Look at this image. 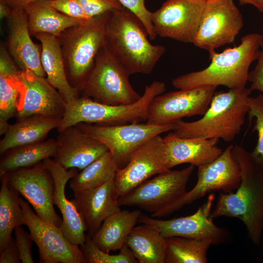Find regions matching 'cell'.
Returning a JSON list of instances; mask_svg holds the SVG:
<instances>
[{"label": "cell", "instance_id": "cell-15", "mask_svg": "<svg viewBox=\"0 0 263 263\" xmlns=\"http://www.w3.org/2000/svg\"><path fill=\"white\" fill-rule=\"evenodd\" d=\"M5 175L9 185L26 199L41 219L60 226L62 219L56 213L53 201L54 181L42 162Z\"/></svg>", "mask_w": 263, "mask_h": 263}, {"label": "cell", "instance_id": "cell-8", "mask_svg": "<svg viewBox=\"0 0 263 263\" xmlns=\"http://www.w3.org/2000/svg\"><path fill=\"white\" fill-rule=\"evenodd\" d=\"M75 126L104 144L119 169L127 165L133 152L146 141L174 128V124L156 125L141 122L115 126L79 123Z\"/></svg>", "mask_w": 263, "mask_h": 263}, {"label": "cell", "instance_id": "cell-18", "mask_svg": "<svg viewBox=\"0 0 263 263\" xmlns=\"http://www.w3.org/2000/svg\"><path fill=\"white\" fill-rule=\"evenodd\" d=\"M21 79L24 90L21 103L15 115L17 119L33 115L62 118L66 103L46 77L26 70L21 71Z\"/></svg>", "mask_w": 263, "mask_h": 263}, {"label": "cell", "instance_id": "cell-13", "mask_svg": "<svg viewBox=\"0 0 263 263\" xmlns=\"http://www.w3.org/2000/svg\"><path fill=\"white\" fill-rule=\"evenodd\" d=\"M217 87L204 86L163 93L154 97L148 109L146 123L174 124L186 117L203 115Z\"/></svg>", "mask_w": 263, "mask_h": 263}, {"label": "cell", "instance_id": "cell-7", "mask_svg": "<svg viewBox=\"0 0 263 263\" xmlns=\"http://www.w3.org/2000/svg\"><path fill=\"white\" fill-rule=\"evenodd\" d=\"M130 75L104 45L96 56L93 68L80 91V95L104 104H132L142 95L132 87Z\"/></svg>", "mask_w": 263, "mask_h": 263}, {"label": "cell", "instance_id": "cell-19", "mask_svg": "<svg viewBox=\"0 0 263 263\" xmlns=\"http://www.w3.org/2000/svg\"><path fill=\"white\" fill-rule=\"evenodd\" d=\"M42 162L51 173L54 181L53 204L56 206L62 216V222L59 227L68 241L80 246L86 240L87 227L72 200L67 198L65 191L67 182L77 174L78 169H67L51 158L45 159Z\"/></svg>", "mask_w": 263, "mask_h": 263}, {"label": "cell", "instance_id": "cell-39", "mask_svg": "<svg viewBox=\"0 0 263 263\" xmlns=\"http://www.w3.org/2000/svg\"><path fill=\"white\" fill-rule=\"evenodd\" d=\"M15 240L21 262L34 263L31 254L32 242L30 234L20 226L15 228Z\"/></svg>", "mask_w": 263, "mask_h": 263}, {"label": "cell", "instance_id": "cell-10", "mask_svg": "<svg viewBox=\"0 0 263 263\" xmlns=\"http://www.w3.org/2000/svg\"><path fill=\"white\" fill-rule=\"evenodd\" d=\"M195 166L181 170L170 169L148 179L118 198L121 206H138L151 214L169 206L187 191Z\"/></svg>", "mask_w": 263, "mask_h": 263}, {"label": "cell", "instance_id": "cell-5", "mask_svg": "<svg viewBox=\"0 0 263 263\" xmlns=\"http://www.w3.org/2000/svg\"><path fill=\"white\" fill-rule=\"evenodd\" d=\"M166 89L164 82L154 81L146 86L141 98L130 105L104 104L89 97L80 96L66 104L57 131L59 132L79 123L115 126L147 121L150 102L154 97L164 93Z\"/></svg>", "mask_w": 263, "mask_h": 263}, {"label": "cell", "instance_id": "cell-45", "mask_svg": "<svg viewBox=\"0 0 263 263\" xmlns=\"http://www.w3.org/2000/svg\"><path fill=\"white\" fill-rule=\"evenodd\" d=\"M241 5L251 4L255 7L254 3L251 0H237Z\"/></svg>", "mask_w": 263, "mask_h": 263}, {"label": "cell", "instance_id": "cell-32", "mask_svg": "<svg viewBox=\"0 0 263 263\" xmlns=\"http://www.w3.org/2000/svg\"><path fill=\"white\" fill-rule=\"evenodd\" d=\"M118 168L109 151L72 178L70 188L74 192L97 188L114 179Z\"/></svg>", "mask_w": 263, "mask_h": 263}, {"label": "cell", "instance_id": "cell-44", "mask_svg": "<svg viewBox=\"0 0 263 263\" xmlns=\"http://www.w3.org/2000/svg\"><path fill=\"white\" fill-rule=\"evenodd\" d=\"M255 4V7L260 12H263V0H251Z\"/></svg>", "mask_w": 263, "mask_h": 263}, {"label": "cell", "instance_id": "cell-36", "mask_svg": "<svg viewBox=\"0 0 263 263\" xmlns=\"http://www.w3.org/2000/svg\"><path fill=\"white\" fill-rule=\"evenodd\" d=\"M121 5L129 10L140 20L144 26L149 38L155 39L157 35L151 20V12L146 8L145 0H118Z\"/></svg>", "mask_w": 263, "mask_h": 263}, {"label": "cell", "instance_id": "cell-22", "mask_svg": "<svg viewBox=\"0 0 263 263\" xmlns=\"http://www.w3.org/2000/svg\"><path fill=\"white\" fill-rule=\"evenodd\" d=\"M119 197L114 179L92 189L74 192L71 200L85 223L87 235L92 237L107 217L121 210Z\"/></svg>", "mask_w": 263, "mask_h": 263}, {"label": "cell", "instance_id": "cell-21", "mask_svg": "<svg viewBox=\"0 0 263 263\" xmlns=\"http://www.w3.org/2000/svg\"><path fill=\"white\" fill-rule=\"evenodd\" d=\"M58 132L53 159L67 169L81 170L109 151L104 144L86 135L75 126Z\"/></svg>", "mask_w": 263, "mask_h": 263}, {"label": "cell", "instance_id": "cell-17", "mask_svg": "<svg viewBox=\"0 0 263 263\" xmlns=\"http://www.w3.org/2000/svg\"><path fill=\"white\" fill-rule=\"evenodd\" d=\"M168 169L163 138L155 136L135 150L125 167L118 169L114 178L118 195H124L153 175Z\"/></svg>", "mask_w": 263, "mask_h": 263}, {"label": "cell", "instance_id": "cell-43", "mask_svg": "<svg viewBox=\"0 0 263 263\" xmlns=\"http://www.w3.org/2000/svg\"><path fill=\"white\" fill-rule=\"evenodd\" d=\"M12 8L4 0H0V17L1 19H7L11 14Z\"/></svg>", "mask_w": 263, "mask_h": 263}, {"label": "cell", "instance_id": "cell-4", "mask_svg": "<svg viewBox=\"0 0 263 263\" xmlns=\"http://www.w3.org/2000/svg\"><path fill=\"white\" fill-rule=\"evenodd\" d=\"M249 88L215 92L209 106L199 119L182 120L172 131L183 138H202L233 141L240 133L249 111Z\"/></svg>", "mask_w": 263, "mask_h": 263}, {"label": "cell", "instance_id": "cell-46", "mask_svg": "<svg viewBox=\"0 0 263 263\" xmlns=\"http://www.w3.org/2000/svg\"><path fill=\"white\" fill-rule=\"evenodd\" d=\"M261 48L263 49V41L261 45Z\"/></svg>", "mask_w": 263, "mask_h": 263}, {"label": "cell", "instance_id": "cell-23", "mask_svg": "<svg viewBox=\"0 0 263 263\" xmlns=\"http://www.w3.org/2000/svg\"><path fill=\"white\" fill-rule=\"evenodd\" d=\"M169 169L189 163L198 167L217 158L222 152L216 139L183 138L172 131L163 138Z\"/></svg>", "mask_w": 263, "mask_h": 263}, {"label": "cell", "instance_id": "cell-28", "mask_svg": "<svg viewBox=\"0 0 263 263\" xmlns=\"http://www.w3.org/2000/svg\"><path fill=\"white\" fill-rule=\"evenodd\" d=\"M24 8L28 15V27L31 36L46 33L58 37L67 29L86 21L67 16L50 6L43 0L33 2Z\"/></svg>", "mask_w": 263, "mask_h": 263}, {"label": "cell", "instance_id": "cell-26", "mask_svg": "<svg viewBox=\"0 0 263 263\" xmlns=\"http://www.w3.org/2000/svg\"><path fill=\"white\" fill-rule=\"evenodd\" d=\"M60 119L33 115L10 124L0 141V154L17 147L44 141L49 132L57 129Z\"/></svg>", "mask_w": 263, "mask_h": 263}, {"label": "cell", "instance_id": "cell-25", "mask_svg": "<svg viewBox=\"0 0 263 263\" xmlns=\"http://www.w3.org/2000/svg\"><path fill=\"white\" fill-rule=\"evenodd\" d=\"M34 37L40 42L41 62L46 79L59 92L66 104L70 103L80 95L68 80L58 38L46 33Z\"/></svg>", "mask_w": 263, "mask_h": 263}, {"label": "cell", "instance_id": "cell-33", "mask_svg": "<svg viewBox=\"0 0 263 263\" xmlns=\"http://www.w3.org/2000/svg\"><path fill=\"white\" fill-rule=\"evenodd\" d=\"M166 263H207L212 244L207 240L172 237L166 238Z\"/></svg>", "mask_w": 263, "mask_h": 263}, {"label": "cell", "instance_id": "cell-9", "mask_svg": "<svg viewBox=\"0 0 263 263\" xmlns=\"http://www.w3.org/2000/svg\"><path fill=\"white\" fill-rule=\"evenodd\" d=\"M233 147L228 146L215 160L198 167L194 187L172 204L151 214V217L168 216L212 191L228 193L237 189L241 182V169L232 154Z\"/></svg>", "mask_w": 263, "mask_h": 263}, {"label": "cell", "instance_id": "cell-6", "mask_svg": "<svg viewBox=\"0 0 263 263\" xmlns=\"http://www.w3.org/2000/svg\"><path fill=\"white\" fill-rule=\"evenodd\" d=\"M112 12L94 17L65 30L58 38L68 80L80 91L105 44L106 28Z\"/></svg>", "mask_w": 263, "mask_h": 263}, {"label": "cell", "instance_id": "cell-24", "mask_svg": "<svg viewBox=\"0 0 263 263\" xmlns=\"http://www.w3.org/2000/svg\"><path fill=\"white\" fill-rule=\"evenodd\" d=\"M21 70L3 44L0 48V134H4L15 116L24 94Z\"/></svg>", "mask_w": 263, "mask_h": 263}, {"label": "cell", "instance_id": "cell-42", "mask_svg": "<svg viewBox=\"0 0 263 263\" xmlns=\"http://www.w3.org/2000/svg\"><path fill=\"white\" fill-rule=\"evenodd\" d=\"M12 8H24L29 4L42 0H4Z\"/></svg>", "mask_w": 263, "mask_h": 263}, {"label": "cell", "instance_id": "cell-3", "mask_svg": "<svg viewBox=\"0 0 263 263\" xmlns=\"http://www.w3.org/2000/svg\"><path fill=\"white\" fill-rule=\"evenodd\" d=\"M140 20L125 7L111 13L108 20L105 45L131 75L149 74L166 52L153 45Z\"/></svg>", "mask_w": 263, "mask_h": 263}, {"label": "cell", "instance_id": "cell-37", "mask_svg": "<svg viewBox=\"0 0 263 263\" xmlns=\"http://www.w3.org/2000/svg\"><path fill=\"white\" fill-rule=\"evenodd\" d=\"M89 18L122 9L118 0H77Z\"/></svg>", "mask_w": 263, "mask_h": 263}, {"label": "cell", "instance_id": "cell-14", "mask_svg": "<svg viewBox=\"0 0 263 263\" xmlns=\"http://www.w3.org/2000/svg\"><path fill=\"white\" fill-rule=\"evenodd\" d=\"M214 199V194H210L205 203L190 215L164 220L141 214L138 222L155 229L165 238L178 236L207 240L212 244L225 243L229 239V233L215 225L211 217Z\"/></svg>", "mask_w": 263, "mask_h": 263}, {"label": "cell", "instance_id": "cell-38", "mask_svg": "<svg viewBox=\"0 0 263 263\" xmlns=\"http://www.w3.org/2000/svg\"><path fill=\"white\" fill-rule=\"evenodd\" d=\"M50 6L69 17L86 20L90 19L77 0H42Z\"/></svg>", "mask_w": 263, "mask_h": 263}, {"label": "cell", "instance_id": "cell-31", "mask_svg": "<svg viewBox=\"0 0 263 263\" xmlns=\"http://www.w3.org/2000/svg\"><path fill=\"white\" fill-rule=\"evenodd\" d=\"M0 251L5 247L15 228L22 225L23 211L19 204V194L8 184L5 175L0 177Z\"/></svg>", "mask_w": 263, "mask_h": 263}, {"label": "cell", "instance_id": "cell-20", "mask_svg": "<svg viewBox=\"0 0 263 263\" xmlns=\"http://www.w3.org/2000/svg\"><path fill=\"white\" fill-rule=\"evenodd\" d=\"M6 19L7 49L16 65L21 71L30 70L38 76L46 77L41 62V49L31 38L25 9L12 8Z\"/></svg>", "mask_w": 263, "mask_h": 263}, {"label": "cell", "instance_id": "cell-2", "mask_svg": "<svg viewBox=\"0 0 263 263\" xmlns=\"http://www.w3.org/2000/svg\"><path fill=\"white\" fill-rule=\"evenodd\" d=\"M238 46L221 53L215 50L208 51L211 62L207 67L174 78L172 85L178 89L218 86L229 89L245 88L249 68L260 55L263 36L251 33L244 36Z\"/></svg>", "mask_w": 263, "mask_h": 263}, {"label": "cell", "instance_id": "cell-27", "mask_svg": "<svg viewBox=\"0 0 263 263\" xmlns=\"http://www.w3.org/2000/svg\"><path fill=\"white\" fill-rule=\"evenodd\" d=\"M139 210H119L107 217L92 237L94 244L103 251L120 250L127 238L135 226L141 214Z\"/></svg>", "mask_w": 263, "mask_h": 263}, {"label": "cell", "instance_id": "cell-1", "mask_svg": "<svg viewBox=\"0 0 263 263\" xmlns=\"http://www.w3.org/2000/svg\"><path fill=\"white\" fill-rule=\"evenodd\" d=\"M232 154L240 167V184L235 192L220 194L211 217L239 219L246 226L249 238L259 245L263 231V170L241 146H234Z\"/></svg>", "mask_w": 263, "mask_h": 263}, {"label": "cell", "instance_id": "cell-29", "mask_svg": "<svg viewBox=\"0 0 263 263\" xmlns=\"http://www.w3.org/2000/svg\"><path fill=\"white\" fill-rule=\"evenodd\" d=\"M126 244L139 263H166V238L146 225L135 226L128 235Z\"/></svg>", "mask_w": 263, "mask_h": 263}, {"label": "cell", "instance_id": "cell-30", "mask_svg": "<svg viewBox=\"0 0 263 263\" xmlns=\"http://www.w3.org/2000/svg\"><path fill=\"white\" fill-rule=\"evenodd\" d=\"M56 149L57 142L54 139L11 149L1 155L0 176L19 169L32 167L54 157Z\"/></svg>", "mask_w": 263, "mask_h": 263}, {"label": "cell", "instance_id": "cell-40", "mask_svg": "<svg viewBox=\"0 0 263 263\" xmlns=\"http://www.w3.org/2000/svg\"><path fill=\"white\" fill-rule=\"evenodd\" d=\"M258 63L254 69L249 72L248 81L251 82L250 89L263 94V49L261 51Z\"/></svg>", "mask_w": 263, "mask_h": 263}, {"label": "cell", "instance_id": "cell-12", "mask_svg": "<svg viewBox=\"0 0 263 263\" xmlns=\"http://www.w3.org/2000/svg\"><path fill=\"white\" fill-rule=\"evenodd\" d=\"M22 225L27 226L32 241L37 245L41 263H87L80 246L68 241L59 227L41 219L29 203L21 198Z\"/></svg>", "mask_w": 263, "mask_h": 263}, {"label": "cell", "instance_id": "cell-41", "mask_svg": "<svg viewBox=\"0 0 263 263\" xmlns=\"http://www.w3.org/2000/svg\"><path fill=\"white\" fill-rule=\"evenodd\" d=\"M21 262L15 239L11 238L5 247L0 251V263Z\"/></svg>", "mask_w": 263, "mask_h": 263}, {"label": "cell", "instance_id": "cell-16", "mask_svg": "<svg viewBox=\"0 0 263 263\" xmlns=\"http://www.w3.org/2000/svg\"><path fill=\"white\" fill-rule=\"evenodd\" d=\"M205 0H167L151 20L157 36L193 43L198 30Z\"/></svg>", "mask_w": 263, "mask_h": 263}, {"label": "cell", "instance_id": "cell-34", "mask_svg": "<svg viewBox=\"0 0 263 263\" xmlns=\"http://www.w3.org/2000/svg\"><path fill=\"white\" fill-rule=\"evenodd\" d=\"M80 247L88 263H138L126 244L120 250L119 254L110 255L97 247L92 237L86 234V240Z\"/></svg>", "mask_w": 263, "mask_h": 263}, {"label": "cell", "instance_id": "cell-35", "mask_svg": "<svg viewBox=\"0 0 263 263\" xmlns=\"http://www.w3.org/2000/svg\"><path fill=\"white\" fill-rule=\"evenodd\" d=\"M248 116L250 121L255 119L252 131L256 132L258 140L253 150L250 152L257 164L263 170V94L249 97Z\"/></svg>", "mask_w": 263, "mask_h": 263}, {"label": "cell", "instance_id": "cell-11", "mask_svg": "<svg viewBox=\"0 0 263 263\" xmlns=\"http://www.w3.org/2000/svg\"><path fill=\"white\" fill-rule=\"evenodd\" d=\"M243 25L242 14L233 0H205L192 43L208 51L215 50L234 42Z\"/></svg>", "mask_w": 263, "mask_h": 263}]
</instances>
